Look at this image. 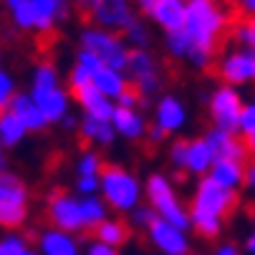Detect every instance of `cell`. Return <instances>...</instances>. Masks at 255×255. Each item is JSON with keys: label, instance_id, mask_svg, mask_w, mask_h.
Wrapping results in <instances>:
<instances>
[{"label": "cell", "instance_id": "ba28073f", "mask_svg": "<svg viewBox=\"0 0 255 255\" xmlns=\"http://www.w3.org/2000/svg\"><path fill=\"white\" fill-rule=\"evenodd\" d=\"M79 48L99 58L101 66L117 68V71H124L129 53H131L122 38V33H112V30H104L96 25H86L79 33Z\"/></svg>", "mask_w": 255, "mask_h": 255}, {"label": "cell", "instance_id": "ffe728a7", "mask_svg": "<svg viewBox=\"0 0 255 255\" xmlns=\"http://www.w3.org/2000/svg\"><path fill=\"white\" fill-rule=\"evenodd\" d=\"M185 13H187L185 0H154L147 18L162 33H174V30H182V25H185Z\"/></svg>", "mask_w": 255, "mask_h": 255}, {"label": "cell", "instance_id": "1f68e13d", "mask_svg": "<svg viewBox=\"0 0 255 255\" xmlns=\"http://www.w3.org/2000/svg\"><path fill=\"white\" fill-rule=\"evenodd\" d=\"M230 30H233V41H235L238 48H245V51L255 53V18L233 20Z\"/></svg>", "mask_w": 255, "mask_h": 255}, {"label": "cell", "instance_id": "6da1fadb", "mask_svg": "<svg viewBox=\"0 0 255 255\" xmlns=\"http://www.w3.org/2000/svg\"><path fill=\"white\" fill-rule=\"evenodd\" d=\"M28 96L33 99V104L41 109V114L46 119V124H61L68 114H71V104L74 96L66 89L61 71L53 61H38L30 71V86H28Z\"/></svg>", "mask_w": 255, "mask_h": 255}, {"label": "cell", "instance_id": "4dcf8cb0", "mask_svg": "<svg viewBox=\"0 0 255 255\" xmlns=\"http://www.w3.org/2000/svg\"><path fill=\"white\" fill-rule=\"evenodd\" d=\"M104 157H101V152L99 149H84L79 157H76V162H74V172H76V177H99L101 174V169H104Z\"/></svg>", "mask_w": 255, "mask_h": 255}, {"label": "cell", "instance_id": "4316f807", "mask_svg": "<svg viewBox=\"0 0 255 255\" xmlns=\"http://www.w3.org/2000/svg\"><path fill=\"white\" fill-rule=\"evenodd\" d=\"M122 38L124 43L129 46V51H152V43H154V30L147 20L141 18H134L124 30H122Z\"/></svg>", "mask_w": 255, "mask_h": 255}, {"label": "cell", "instance_id": "11a10c76", "mask_svg": "<svg viewBox=\"0 0 255 255\" xmlns=\"http://www.w3.org/2000/svg\"><path fill=\"white\" fill-rule=\"evenodd\" d=\"M0 56H3V48H0Z\"/></svg>", "mask_w": 255, "mask_h": 255}, {"label": "cell", "instance_id": "f546056e", "mask_svg": "<svg viewBox=\"0 0 255 255\" xmlns=\"http://www.w3.org/2000/svg\"><path fill=\"white\" fill-rule=\"evenodd\" d=\"M109 215H112V212H109V207L101 202L99 195L81 197V217H84V228L86 230H94L96 225H101Z\"/></svg>", "mask_w": 255, "mask_h": 255}, {"label": "cell", "instance_id": "30bf717a", "mask_svg": "<svg viewBox=\"0 0 255 255\" xmlns=\"http://www.w3.org/2000/svg\"><path fill=\"white\" fill-rule=\"evenodd\" d=\"M167 159L169 164L185 177H205L212 167V154L207 149V144L202 136H192V139H174L167 149Z\"/></svg>", "mask_w": 255, "mask_h": 255}, {"label": "cell", "instance_id": "60d3db41", "mask_svg": "<svg viewBox=\"0 0 255 255\" xmlns=\"http://www.w3.org/2000/svg\"><path fill=\"white\" fill-rule=\"evenodd\" d=\"M139 104H141V96H139L131 86L114 101V106H122V109H139Z\"/></svg>", "mask_w": 255, "mask_h": 255}, {"label": "cell", "instance_id": "cb8c5ba5", "mask_svg": "<svg viewBox=\"0 0 255 255\" xmlns=\"http://www.w3.org/2000/svg\"><path fill=\"white\" fill-rule=\"evenodd\" d=\"M91 233H94V240H99L109 248H117V250H122L131 240V228L119 215H109L106 220L101 225H96Z\"/></svg>", "mask_w": 255, "mask_h": 255}, {"label": "cell", "instance_id": "f35d334b", "mask_svg": "<svg viewBox=\"0 0 255 255\" xmlns=\"http://www.w3.org/2000/svg\"><path fill=\"white\" fill-rule=\"evenodd\" d=\"M81 255H122V250L109 248V245H104V243H99V240H94V238H91V240L84 245Z\"/></svg>", "mask_w": 255, "mask_h": 255}, {"label": "cell", "instance_id": "8fae6325", "mask_svg": "<svg viewBox=\"0 0 255 255\" xmlns=\"http://www.w3.org/2000/svg\"><path fill=\"white\" fill-rule=\"evenodd\" d=\"M76 5L91 25L112 33H122L136 18L131 0H76Z\"/></svg>", "mask_w": 255, "mask_h": 255}, {"label": "cell", "instance_id": "f6af8a7d", "mask_svg": "<svg viewBox=\"0 0 255 255\" xmlns=\"http://www.w3.org/2000/svg\"><path fill=\"white\" fill-rule=\"evenodd\" d=\"M240 250H243V253H248V255H255V230H253V233H248V238H245V243L240 245Z\"/></svg>", "mask_w": 255, "mask_h": 255}, {"label": "cell", "instance_id": "4fadbf2b", "mask_svg": "<svg viewBox=\"0 0 255 255\" xmlns=\"http://www.w3.org/2000/svg\"><path fill=\"white\" fill-rule=\"evenodd\" d=\"M46 217L51 228H58L63 233L71 235L86 233L84 217H81V197H76L68 190H56L46 197Z\"/></svg>", "mask_w": 255, "mask_h": 255}, {"label": "cell", "instance_id": "7a4b0ae2", "mask_svg": "<svg viewBox=\"0 0 255 255\" xmlns=\"http://www.w3.org/2000/svg\"><path fill=\"white\" fill-rule=\"evenodd\" d=\"M230 25H233V15L223 0H200V3H187L182 30L187 33L192 46L215 53V48L220 46Z\"/></svg>", "mask_w": 255, "mask_h": 255}, {"label": "cell", "instance_id": "d6986e66", "mask_svg": "<svg viewBox=\"0 0 255 255\" xmlns=\"http://www.w3.org/2000/svg\"><path fill=\"white\" fill-rule=\"evenodd\" d=\"M35 250L41 255H81L84 243L79 240V235H71L48 225L35 238Z\"/></svg>", "mask_w": 255, "mask_h": 255}, {"label": "cell", "instance_id": "b9f144b4", "mask_svg": "<svg viewBox=\"0 0 255 255\" xmlns=\"http://www.w3.org/2000/svg\"><path fill=\"white\" fill-rule=\"evenodd\" d=\"M212 255H243V250H240V245H238V243L225 240V243H217V245H215Z\"/></svg>", "mask_w": 255, "mask_h": 255}, {"label": "cell", "instance_id": "74e56055", "mask_svg": "<svg viewBox=\"0 0 255 255\" xmlns=\"http://www.w3.org/2000/svg\"><path fill=\"white\" fill-rule=\"evenodd\" d=\"M74 195L76 197H94L99 195V177H76L74 182Z\"/></svg>", "mask_w": 255, "mask_h": 255}, {"label": "cell", "instance_id": "7c38bea8", "mask_svg": "<svg viewBox=\"0 0 255 255\" xmlns=\"http://www.w3.org/2000/svg\"><path fill=\"white\" fill-rule=\"evenodd\" d=\"M215 74L220 79V84L233 86V89L255 86V53L230 46L215 61Z\"/></svg>", "mask_w": 255, "mask_h": 255}, {"label": "cell", "instance_id": "9c48e42d", "mask_svg": "<svg viewBox=\"0 0 255 255\" xmlns=\"http://www.w3.org/2000/svg\"><path fill=\"white\" fill-rule=\"evenodd\" d=\"M124 76H127L129 86L141 99H152V96L162 94L164 74H162V66L152 51H131L129 61L124 66Z\"/></svg>", "mask_w": 255, "mask_h": 255}, {"label": "cell", "instance_id": "f907efd6", "mask_svg": "<svg viewBox=\"0 0 255 255\" xmlns=\"http://www.w3.org/2000/svg\"><path fill=\"white\" fill-rule=\"evenodd\" d=\"M250 225H253V230H255V202L250 205Z\"/></svg>", "mask_w": 255, "mask_h": 255}, {"label": "cell", "instance_id": "681fc988", "mask_svg": "<svg viewBox=\"0 0 255 255\" xmlns=\"http://www.w3.org/2000/svg\"><path fill=\"white\" fill-rule=\"evenodd\" d=\"M8 169V157H5V149L0 147V172H5Z\"/></svg>", "mask_w": 255, "mask_h": 255}, {"label": "cell", "instance_id": "5b68a950", "mask_svg": "<svg viewBox=\"0 0 255 255\" xmlns=\"http://www.w3.org/2000/svg\"><path fill=\"white\" fill-rule=\"evenodd\" d=\"M144 205H149L159 220L190 233V207L182 200V195L169 174L152 172L144 179Z\"/></svg>", "mask_w": 255, "mask_h": 255}, {"label": "cell", "instance_id": "f5cc1de1", "mask_svg": "<svg viewBox=\"0 0 255 255\" xmlns=\"http://www.w3.org/2000/svg\"><path fill=\"white\" fill-rule=\"evenodd\" d=\"M233 3H235V5H238V8H240V5H243V3H245V0H233Z\"/></svg>", "mask_w": 255, "mask_h": 255}, {"label": "cell", "instance_id": "836d02e7", "mask_svg": "<svg viewBox=\"0 0 255 255\" xmlns=\"http://www.w3.org/2000/svg\"><path fill=\"white\" fill-rule=\"evenodd\" d=\"M18 94V84H15V76L10 74L8 68L0 66V114L10 109V101L15 99Z\"/></svg>", "mask_w": 255, "mask_h": 255}, {"label": "cell", "instance_id": "52a82bcc", "mask_svg": "<svg viewBox=\"0 0 255 255\" xmlns=\"http://www.w3.org/2000/svg\"><path fill=\"white\" fill-rule=\"evenodd\" d=\"M190 220L205 217V220H228V215L238 207V195L217 187L207 177H200L192 187L190 197Z\"/></svg>", "mask_w": 255, "mask_h": 255}, {"label": "cell", "instance_id": "2e32d148", "mask_svg": "<svg viewBox=\"0 0 255 255\" xmlns=\"http://www.w3.org/2000/svg\"><path fill=\"white\" fill-rule=\"evenodd\" d=\"M144 235L159 255H192V233L179 230L159 217L144 230Z\"/></svg>", "mask_w": 255, "mask_h": 255}, {"label": "cell", "instance_id": "db71d44e", "mask_svg": "<svg viewBox=\"0 0 255 255\" xmlns=\"http://www.w3.org/2000/svg\"><path fill=\"white\" fill-rule=\"evenodd\" d=\"M185 3H200V0H185Z\"/></svg>", "mask_w": 255, "mask_h": 255}, {"label": "cell", "instance_id": "7402d4cb", "mask_svg": "<svg viewBox=\"0 0 255 255\" xmlns=\"http://www.w3.org/2000/svg\"><path fill=\"white\" fill-rule=\"evenodd\" d=\"M8 112L25 127L28 134H38V131H46L48 129V124H46V119L41 114V109L33 104V99L28 96V91H18L15 94V99L10 101Z\"/></svg>", "mask_w": 255, "mask_h": 255}, {"label": "cell", "instance_id": "8d00e7d4", "mask_svg": "<svg viewBox=\"0 0 255 255\" xmlns=\"http://www.w3.org/2000/svg\"><path fill=\"white\" fill-rule=\"evenodd\" d=\"M187 63H190L195 71H207L210 66H215V53L195 46V48L190 51V56H187Z\"/></svg>", "mask_w": 255, "mask_h": 255}, {"label": "cell", "instance_id": "3957f363", "mask_svg": "<svg viewBox=\"0 0 255 255\" xmlns=\"http://www.w3.org/2000/svg\"><path fill=\"white\" fill-rule=\"evenodd\" d=\"M99 197L112 215H129L144 202V179L124 164H104L99 174Z\"/></svg>", "mask_w": 255, "mask_h": 255}, {"label": "cell", "instance_id": "e575fe53", "mask_svg": "<svg viewBox=\"0 0 255 255\" xmlns=\"http://www.w3.org/2000/svg\"><path fill=\"white\" fill-rule=\"evenodd\" d=\"M25 248H30V240L20 230L0 235V255H20Z\"/></svg>", "mask_w": 255, "mask_h": 255}, {"label": "cell", "instance_id": "277c9868", "mask_svg": "<svg viewBox=\"0 0 255 255\" xmlns=\"http://www.w3.org/2000/svg\"><path fill=\"white\" fill-rule=\"evenodd\" d=\"M20 33L51 35L71 13V0H3Z\"/></svg>", "mask_w": 255, "mask_h": 255}, {"label": "cell", "instance_id": "ee69618b", "mask_svg": "<svg viewBox=\"0 0 255 255\" xmlns=\"http://www.w3.org/2000/svg\"><path fill=\"white\" fill-rule=\"evenodd\" d=\"M131 5H134L136 13H141L144 18H147L149 10H152V5H154V0H131Z\"/></svg>", "mask_w": 255, "mask_h": 255}, {"label": "cell", "instance_id": "f1b7e54d", "mask_svg": "<svg viewBox=\"0 0 255 255\" xmlns=\"http://www.w3.org/2000/svg\"><path fill=\"white\" fill-rule=\"evenodd\" d=\"M162 48L172 61H187V56L195 46L187 38L185 30H174V33H162Z\"/></svg>", "mask_w": 255, "mask_h": 255}, {"label": "cell", "instance_id": "c3c4849f", "mask_svg": "<svg viewBox=\"0 0 255 255\" xmlns=\"http://www.w3.org/2000/svg\"><path fill=\"white\" fill-rule=\"evenodd\" d=\"M243 141H245V149H248V159H255V136L243 139Z\"/></svg>", "mask_w": 255, "mask_h": 255}, {"label": "cell", "instance_id": "8992f818", "mask_svg": "<svg viewBox=\"0 0 255 255\" xmlns=\"http://www.w3.org/2000/svg\"><path fill=\"white\" fill-rule=\"evenodd\" d=\"M30 217V190L25 179L10 169L0 172V230H20Z\"/></svg>", "mask_w": 255, "mask_h": 255}, {"label": "cell", "instance_id": "7bdbcfd3", "mask_svg": "<svg viewBox=\"0 0 255 255\" xmlns=\"http://www.w3.org/2000/svg\"><path fill=\"white\" fill-rule=\"evenodd\" d=\"M144 139H149L152 144H162V141H167L169 136H167V134H164V131H162L159 127L149 124V127H147V136H144Z\"/></svg>", "mask_w": 255, "mask_h": 255}, {"label": "cell", "instance_id": "d6a6232c", "mask_svg": "<svg viewBox=\"0 0 255 255\" xmlns=\"http://www.w3.org/2000/svg\"><path fill=\"white\" fill-rule=\"evenodd\" d=\"M238 136L240 139H250L255 136V99H245L240 117H238Z\"/></svg>", "mask_w": 255, "mask_h": 255}, {"label": "cell", "instance_id": "ab89813d", "mask_svg": "<svg viewBox=\"0 0 255 255\" xmlns=\"http://www.w3.org/2000/svg\"><path fill=\"white\" fill-rule=\"evenodd\" d=\"M243 190L255 197V159H248L243 164Z\"/></svg>", "mask_w": 255, "mask_h": 255}, {"label": "cell", "instance_id": "7dc6e473", "mask_svg": "<svg viewBox=\"0 0 255 255\" xmlns=\"http://www.w3.org/2000/svg\"><path fill=\"white\" fill-rule=\"evenodd\" d=\"M76 124H79V119H76L74 114H68V117H66V119H63L58 127H61V129H66V131H76Z\"/></svg>", "mask_w": 255, "mask_h": 255}, {"label": "cell", "instance_id": "44dd1931", "mask_svg": "<svg viewBox=\"0 0 255 255\" xmlns=\"http://www.w3.org/2000/svg\"><path fill=\"white\" fill-rule=\"evenodd\" d=\"M71 96H74L76 106L81 109V117H91V119H112L114 114V101L106 99L101 91H96L91 84L89 86H81L76 91H71Z\"/></svg>", "mask_w": 255, "mask_h": 255}, {"label": "cell", "instance_id": "d590c367", "mask_svg": "<svg viewBox=\"0 0 255 255\" xmlns=\"http://www.w3.org/2000/svg\"><path fill=\"white\" fill-rule=\"evenodd\" d=\"M154 220H157L154 210H152L149 205H144V202L129 212V228H131V230H134V228H136V230H147Z\"/></svg>", "mask_w": 255, "mask_h": 255}, {"label": "cell", "instance_id": "484cf974", "mask_svg": "<svg viewBox=\"0 0 255 255\" xmlns=\"http://www.w3.org/2000/svg\"><path fill=\"white\" fill-rule=\"evenodd\" d=\"M91 86L96 91H101L106 99L117 101L127 89H129V81L124 76V71H117V68H109V66H99L94 74H91Z\"/></svg>", "mask_w": 255, "mask_h": 255}, {"label": "cell", "instance_id": "5bb4252c", "mask_svg": "<svg viewBox=\"0 0 255 255\" xmlns=\"http://www.w3.org/2000/svg\"><path fill=\"white\" fill-rule=\"evenodd\" d=\"M243 94L240 89L233 86H215L207 96V117L210 124L215 129H223L230 134H238V117H240V109H243Z\"/></svg>", "mask_w": 255, "mask_h": 255}, {"label": "cell", "instance_id": "603a6c76", "mask_svg": "<svg viewBox=\"0 0 255 255\" xmlns=\"http://www.w3.org/2000/svg\"><path fill=\"white\" fill-rule=\"evenodd\" d=\"M76 131L79 136L91 144V149H106V147H112V144L117 141V134L112 129V122H106V119H91V117H81L79 124H76Z\"/></svg>", "mask_w": 255, "mask_h": 255}, {"label": "cell", "instance_id": "d4e9b609", "mask_svg": "<svg viewBox=\"0 0 255 255\" xmlns=\"http://www.w3.org/2000/svg\"><path fill=\"white\" fill-rule=\"evenodd\" d=\"M210 182L228 192H240L243 190V162H230V159H215L210 172L205 174Z\"/></svg>", "mask_w": 255, "mask_h": 255}, {"label": "cell", "instance_id": "bcb514c9", "mask_svg": "<svg viewBox=\"0 0 255 255\" xmlns=\"http://www.w3.org/2000/svg\"><path fill=\"white\" fill-rule=\"evenodd\" d=\"M238 10L243 13V18H255V0H245Z\"/></svg>", "mask_w": 255, "mask_h": 255}, {"label": "cell", "instance_id": "ac0fdd59", "mask_svg": "<svg viewBox=\"0 0 255 255\" xmlns=\"http://www.w3.org/2000/svg\"><path fill=\"white\" fill-rule=\"evenodd\" d=\"M112 129L117 134V139H124V141H141L144 136H147V117H144V112H139V109H122V106H114V114H112Z\"/></svg>", "mask_w": 255, "mask_h": 255}, {"label": "cell", "instance_id": "83f0119b", "mask_svg": "<svg viewBox=\"0 0 255 255\" xmlns=\"http://www.w3.org/2000/svg\"><path fill=\"white\" fill-rule=\"evenodd\" d=\"M28 131L25 127L10 114V112H3L0 114V147L3 149H15L25 141Z\"/></svg>", "mask_w": 255, "mask_h": 255}, {"label": "cell", "instance_id": "9a60e30c", "mask_svg": "<svg viewBox=\"0 0 255 255\" xmlns=\"http://www.w3.org/2000/svg\"><path fill=\"white\" fill-rule=\"evenodd\" d=\"M152 124L159 127L167 136L182 134L190 124V106L174 91H164L152 104Z\"/></svg>", "mask_w": 255, "mask_h": 255}, {"label": "cell", "instance_id": "816d5d0a", "mask_svg": "<svg viewBox=\"0 0 255 255\" xmlns=\"http://www.w3.org/2000/svg\"><path fill=\"white\" fill-rule=\"evenodd\" d=\"M20 255H41V253H38V250H35V248H25V250H23Z\"/></svg>", "mask_w": 255, "mask_h": 255}, {"label": "cell", "instance_id": "e0dca14e", "mask_svg": "<svg viewBox=\"0 0 255 255\" xmlns=\"http://www.w3.org/2000/svg\"><path fill=\"white\" fill-rule=\"evenodd\" d=\"M207 149L212 154V159H230V162H248V149H245V141L238 134L223 131V129H215L210 127L202 134Z\"/></svg>", "mask_w": 255, "mask_h": 255}]
</instances>
